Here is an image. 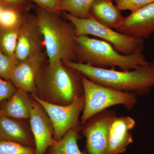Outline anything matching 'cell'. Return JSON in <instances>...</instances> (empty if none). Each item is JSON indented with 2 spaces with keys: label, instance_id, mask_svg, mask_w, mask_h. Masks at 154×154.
<instances>
[{
  "label": "cell",
  "instance_id": "cell-1",
  "mask_svg": "<svg viewBox=\"0 0 154 154\" xmlns=\"http://www.w3.org/2000/svg\"><path fill=\"white\" fill-rule=\"evenodd\" d=\"M63 63L94 82L137 96H148L154 88V61L125 71L98 68L75 61Z\"/></svg>",
  "mask_w": 154,
  "mask_h": 154
},
{
  "label": "cell",
  "instance_id": "cell-2",
  "mask_svg": "<svg viewBox=\"0 0 154 154\" xmlns=\"http://www.w3.org/2000/svg\"><path fill=\"white\" fill-rule=\"evenodd\" d=\"M82 76L79 71L61 60L47 65L44 63L37 75L36 87L47 96V102L68 105L84 94Z\"/></svg>",
  "mask_w": 154,
  "mask_h": 154
},
{
  "label": "cell",
  "instance_id": "cell-3",
  "mask_svg": "<svg viewBox=\"0 0 154 154\" xmlns=\"http://www.w3.org/2000/svg\"><path fill=\"white\" fill-rule=\"evenodd\" d=\"M75 56V62L103 69L119 67L121 70H129L149 63L143 51L125 55L118 52L107 42L88 35L77 36Z\"/></svg>",
  "mask_w": 154,
  "mask_h": 154
},
{
  "label": "cell",
  "instance_id": "cell-4",
  "mask_svg": "<svg viewBox=\"0 0 154 154\" xmlns=\"http://www.w3.org/2000/svg\"><path fill=\"white\" fill-rule=\"evenodd\" d=\"M36 17L48 63L58 60L76 61L77 36L71 23L61 19L56 13L40 7L36 11Z\"/></svg>",
  "mask_w": 154,
  "mask_h": 154
},
{
  "label": "cell",
  "instance_id": "cell-5",
  "mask_svg": "<svg viewBox=\"0 0 154 154\" xmlns=\"http://www.w3.org/2000/svg\"><path fill=\"white\" fill-rule=\"evenodd\" d=\"M85 105L81 123L97 113L116 105H122L131 111L137 103L136 94L122 92L92 82L82 75Z\"/></svg>",
  "mask_w": 154,
  "mask_h": 154
},
{
  "label": "cell",
  "instance_id": "cell-6",
  "mask_svg": "<svg viewBox=\"0 0 154 154\" xmlns=\"http://www.w3.org/2000/svg\"><path fill=\"white\" fill-rule=\"evenodd\" d=\"M67 20L74 27L77 36L92 35L102 38L113 45L118 52L130 55L143 51L144 39L125 35L101 24L92 15L87 19H81L64 12Z\"/></svg>",
  "mask_w": 154,
  "mask_h": 154
},
{
  "label": "cell",
  "instance_id": "cell-7",
  "mask_svg": "<svg viewBox=\"0 0 154 154\" xmlns=\"http://www.w3.org/2000/svg\"><path fill=\"white\" fill-rule=\"evenodd\" d=\"M31 97L40 104L49 116L54 130L56 141L61 139L72 128L79 125V119L85 105L84 94L66 105L50 103L36 95H31Z\"/></svg>",
  "mask_w": 154,
  "mask_h": 154
},
{
  "label": "cell",
  "instance_id": "cell-8",
  "mask_svg": "<svg viewBox=\"0 0 154 154\" xmlns=\"http://www.w3.org/2000/svg\"><path fill=\"white\" fill-rule=\"evenodd\" d=\"M116 116L115 111L108 109L94 116L82 124V132L85 137L88 154H108L109 129Z\"/></svg>",
  "mask_w": 154,
  "mask_h": 154
},
{
  "label": "cell",
  "instance_id": "cell-9",
  "mask_svg": "<svg viewBox=\"0 0 154 154\" xmlns=\"http://www.w3.org/2000/svg\"><path fill=\"white\" fill-rule=\"evenodd\" d=\"M46 54L42 49L39 50L20 61L11 73L10 81L17 88L37 95L36 78L45 61Z\"/></svg>",
  "mask_w": 154,
  "mask_h": 154
},
{
  "label": "cell",
  "instance_id": "cell-10",
  "mask_svg": "<svg viewBox=\"0 0 154 154\" xmlns=\"http://www.w3.org/2000/svg\"><path fill=\"white\" fill-rule=\"evenodd\" d=\"M29 119L36 154H45L48 149L56 142L54 130L47 113L33 99Z\"/></svg>",
  "mask_w": 154,
  "mask_h": 154
},
{
  "label": "cell",
  "instance_id": "cell-11",
  "mask_svg": "<svg viewBox=\"0 0 154 154\" xmlns=\"http://www.w3.org/2000/svg\"><path fill=\"white\" fill-rule=\"evenodd\" d=\"M116 30L128 36L148 38L154 33V2L131 12Z\"/></svg>",
  "mask_w": 154,
  "mask_h": 154
},
{
  "label": "cell",
  "instance_id": "cell-12",
  "mask_svg": "<svg viewBox=\"0 0 154 154\" xmlns=\"http://www.w3.org/2000/svg\"><path fill=\"white\" fill-rule=\"evenodd\" d=\"M44 46L43 36L36 17H24L20 28L16 51L20 61L26 59Z\"/></svg>",
  "mask_w": 154,
  "mask_h": 154
},
{
  "label": "cell",
  "instance_id": "cell-13",
  "mask_svg": "<svg viewBox=\"0 0 154 154\" xmlns=\"http://www.w3.org/2000/svg\"><path fill=\"white\" fill-rule=\"evenodd\" d=\"M135 125V120L131 116H116L109 129L108 154H121L126 151L133 142L131 131Z\"/></svg>",
  "mask_w": 154,
  "mask_h": 154
},
{
  "label": "cell",
  "instance_id": "cell-14",
  "mask_svg": "<svg viewBox=\"0 0 154 154\" xmlns=\"http://www.w3.org/2000/svg\"><path fill=\"white\" fill-rule=\"evenodd\" d=\"M2 114L0 116V140L35 147L31 131L23 122Z\"/></svg>",
  "mask_w": 154,
  "mask_h": 154
},
{
  "label": "cell",
  "instance_id": "cell-15",
  "mask_svg": "<svg viewBox=\"0 0 154 154\" xmlns=\"http://www.w3.org/2000/svg\"><path fill=\"white\" fill-rule=\"evenodd\" d=\"M33 105L28 92L17 88L11 98L2 105V114L18 119H29Z\"/></svg>",
  "mask_w": 154,
  "mask_h": 154
},
{
  "label": "cell",
  "instance_id": "cell-16",
  "mask_svg": "<svg viewBox=\"0 0 154 154\" xmlns=\"http://www.w3.org/2000/svg\"><path fill=\"white\" fill-rule=\"evenodd\" d=\"M91 13L98 22L112 29H117L124 19L121 11L110 0H95Z\"/></svg>",
  "mask_w": 154,
  "mask_h": 154
},
{
  "label": "cell",
  "instance_id": "cell-17",
  "mask_svg": "<svg viewBox=\"0 0 154 154\" xmlns=\"http://www.w3.org/2000/svg\"><path fill=\"white\" fill-rule=\"evenodd\" d=\"M79 125L75 127L67 133L60 140L49 148V154H88L82 151L78 145L79 138Z\"/></svg>",
  "mask_w": 154,
  "mask_h": 154
},
{
  "label": "cell",
  "instance_id": "cell-18",
  "mask_svg": "<svg viewBox=\"0 0 154 154\" xmlns=\"http://www.w3.org/2000/svg\"><path fill=\"white\" fill-rule=\"evenodd\" d=\"M23 17L14 27L10 28L1 27L0 29V50L11 57H16V48Z\"/></svg>",
  "mask_w": 154,
  "mask_h": 154
},
{
  "label": "cell",
  "instance_id": "cell-19",
  "mask_svg": "<svg viewBox=\"0 0 154 154\" xmlns=\"http://www.w3.org/2000/svg\"><path fill=\"white\" fill-rule=\"evenodd\" d=\"M95 0H62L60 9L72 16L81 19L91 16V10Z\"/></svg>",
  "mask_w": 154,
  "mask_h": 154
},
{
  "label": "cell",
  "instance_id": "cell-20",
  "mask_svg": "<svg viewBox=\"0 0 154 154\" xmlns=\"http://www.w3.org/2000/svg\"><path fill=\"white\" fill-rule=\"evenodd\" d=\"M0 154H36V151L32 147L0 140Z\"/></svg>",
  "mask_w": 154,
  "mask_h": 154
},
{
  "label": "cell",
  "instance_id": "cell-21",
  "mask_svg": "<svg viewBox=\"0 0 154 154\" xmlns=\"http://www.w3.org/2000/svg\"><path fill=\"white\" fill-rule=\"evenodd\" d=\"M19 62L17 58L6 55L0 50V78L10 80L11 73Z\"/></svg>",
  "mask_w": 154,
  "mask_h": 154
},
{
  "label": "cell",
  "instance_id": "cell-22",
  "mask_svg": "<svg viewBox=\"0 0 154 154\" xmlns=\"http://www.w3.org/2000/svg\"><path fill=\"white\" fill-rule=\"evenodd\" d=\"M22 18L13 9H4L0 16V27L4 28L14 27Z\"/></svg>",
  "mask_w": 154,
  "mask_h": 154
},
{
  "label": "cell",
  "instance_id": "cell-23",
  "mask_svg": "<svg viewBox=\"0 0 154 154\" xmlns=\"http://www.w3.org/2000/svg\"><path fill=\"white\" fill-rule=\"evenodd\" d=\"M116 6L120 11L131 12L154 2V0H114Z\"/></svg>",
  "mask_w": 154,
  "mask_h": 154
},
{
  "label": "cell",
  "instance_id": "cell-24",
  "mask_svg": "<svg viewBox=\"0 0 154 154\" xmlns=\"http://www.w3.org/2000/svg\"><path fill=\"white\" fill-rule=\"evenodd\" d=\"M17 89L11 82L0 78V116L2 114V102L11 98Z\"/></svg>",
  "mask_w": 154,
  "mask_h": 154
},
{
  "label": "cell",
  "instance_id": "cell-25",
  "mask_svg": "<svg viewBox=\"0 0 154 154\" xmlns=\"http://www.w3.org/2000/svg\"><path fill=\"white\" fill-rule=\"evenodd\" d=\"M40 8L57 13L60 11V7L62 0H31Z\"/></svg>",
  "mask_w": 154,
  "mask_h": 154
},
{
  "label": "cell",
  "instance_id": "cell-26",
  "mask_svg": "<svg viewBox=\"0 0 154 154\" xmlns=\"http://www.w3.org/2000/svg\"><path fill=\"white\" fill-rule=\"evenodd\" d=\"M0 1L7 5L23 8V9L24 8L26 4V0H0Z\"/></svg>",
  "mask_w": 154,
  "mask_h": 154
},
{
  "label": "cell",
  "instance_id": "cell-27",
  "mask_svg": "<svg viewBox=\"0 0 154 154\" xmlns=\"http://www.w3.org/2000/svg\"><path fill=\"white\" fill-rule=\"evenodd\" d=\"M3 10H4V9L0 5V16H1V14H2V12Z\"/></svg>",
  "mask_w": 154,
  "mask_h": 154
},
{
  "label": "cell",
  "instance_id": "cell-28",
  "mask_svg": "<svg viewBox=\"0 0 154 154\" xmlns=\"http://www.w3.org/2000/svg\"><path fill=\"white\" fill-rule=\"evenodd\" d=\"M110 1H111V2H112V1H113V0H110Z\"/></svg>",
  "mask_w": 154,
  "mask_h": 154
}]
</instances>
